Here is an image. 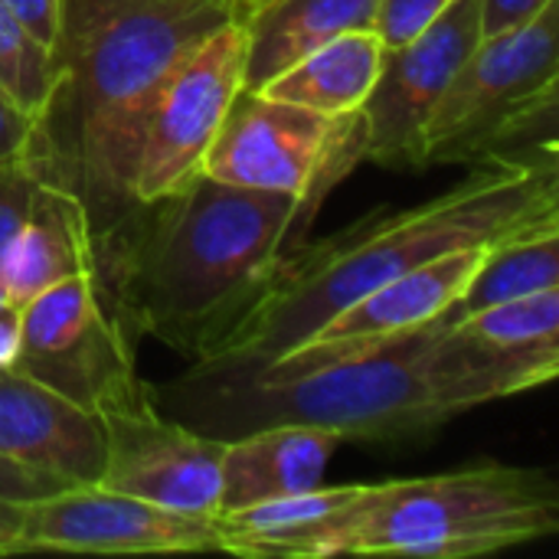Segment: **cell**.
<instances>
[{
  "label": "cell",
  "instance_id": "1",
  "mask_svg": "<svg viewBox=\"0 0 559 559\" xmlns=\"http://www.w3.org/2000/svg\"><path fill=\"white\" fill-rule=\"evenodd\" d=\"M557 373L559 347H498L436 318L367 347H295L249 373L193 364L151 396L170 419L223 442L275 423L321 426L344 442H409Z\"/></svg>",
  "mask_w": 559,
  "mask_h": 559
},
{
  "label": "cell",
  "instance_id": "2",
  "mask_svg": "<svg viewBox=\"0 0 559 559\" xmlns=\"http://www.w3.org/2000/svg\"><path fill=\"white\" fill-rule=\"evenodd\" d=\"M324 200V190L265 193L200 170L92 236L102 305L131 337H154L200 364L259 301L288 249L305 242Z\"/></svg>",
  "mask_w": 559,
  "mask_h": 559
},
{
  "label": "cell",
  "instance_id": "3",
  "mask_svg": "<svg viewBox=\"0 0 559 559\" xmlns=\"http://www.w3.org/2000/svg\"><path fill=\"white\" fill-rule=\"evenodd\" d=\"M544 229H559L557 167H475L442 197L377 210L318 242L288 249L259 301L197 367L259 370L295 350L337 311L416 265Z\"/></svg>",
  "mask_w": 559,
  "mask_h": 559
},
{
  "label": "cell",
  "instance_id": "4",
  "mask_svg": "<svg viewBox=\"0 0 559 559\" xmlns=\"http://www.w3.org/2000/svg\"><path fill=\"white\" fill-rule=\"evenodd\" d=\"M226 20H236L226 0H62L56 85L29 167L85 206L92 236L138 203L144 124L164 79Z\"/></svg>",
  "mask_w": 559,
  "mask_h": 559
},
{
  "label": "cell",
  "instance_id": "5",
  "mask_svg": "<svg viewBox=\"0 0 559 559\" xmlns=\"http://www.w3.org/2000/svg\"><path fill=\"white\" fill-rule=\"evenodd\" d=\"M559 531L557 481L544 468L472 465L429 478L360 485L298 559H465L534 544Z\"/></svg>",
  "mask_w": 559,
  "mask_h": 559
},
{
  "label": "cell",
  "instance_id": "6",
  "mask_svg": "<svg viewBox=\"0 0 559 559\" xmlns=\"http://www.w3.org/2000/svg\"><path fill=\"white\" fill-rule=\"evenodd\" d=\"M360 160H367L360 111L328 118L242 88L203 157V174L246 190L305 197L331 193Z\"/></svg>",
  "mask_w": 559,
  "mask_h": 559
},
{
  "label": "cell",
  "instance_id": "7",
  "mask_svg": "<svg viewBox=\"0 0 559 559\" xmlns=\"http://www.w3.org/2000/svg\"><path fill=\"white\" fill-rule=\"evenodd\" d=\"M131 347L134 337L102 305L95 275H75L20 308L13 370L102 416L151 396Z\"/></svg>",
  "mask_w": 559,
  "mask_h": 559
},
{
  "label": "cell",
  "instance_id": "8",
  "mask_svg": "<svg viewBox=\"0 0 559 559\" xmlns=\"http://www.w3.org/2000/svg\"><path fill=\"white\" fill-rule=\"evenodd\" d=\"M557 82L559 0H554L524 26L481 36L426 128V167L478 164L485 144L540 95L559 88Z\"/></svg>",
  "mask_w": 559,
  "mask_h": 559
},
{
  "label": "cell",
  "instance_id": "9",
  "mask_svg": "<svg viewBox=\"0 0 559 559\" xmlns=\"http://www.w3.org/2000/svg\"><path fill=\"white\" fill-rule=\"evenodd\" d=\"M246 29L226 20L206 33L164 79L141 141L134 197L157 200L203 170V157L242 92Z\"/></svg>",
  "mask_w": 559,
  "mask_h": 559
},
{
  "label": "cell",
  "instance_id": "10",
  "mask_svg": "<svg viewBox=\"0 0 559 559\" xmlns=\"http://www.w3.org/2000/svg\"><path fill=\"white\" fill-rule=\"evenodd\" d=\"M481 43L478 0H452L419 36L386 49L364 115L367 160L386 170L426 167V128L472 49Z\"/></svg>",
  "mask_w": 559,
  "mask_h": 559
},
{
  "label": "cell",
  "instance_id": "11",
  "mask_svg": "<svg viewBox=\"0 0 559 559\" xmlns=\"http://www.w3.org/2000/svg\"><path fill=\"white\" fill-rule=\"evenodd\" d=\"M105 465L95 485L157 508L216 518L223 439L203 436L157 409L154 396L102 413Z\"/></svg>",
  "mask_w": 559,
  "mask_h": 559
},
{
  "label": "cell",
  "instance_id": "12",
  "mask_svg": "<svg viewBox=\"0 0 559 559\" xmlns=\"http://www.w3.org/2000/svg\"><path fill=\"white\" fill-rule=\"evenodd\" d=\"M39 550L206 554L219 550V537L213 518L177 514L102 485H72L26 504L16 557Z\"/></svg>",
  "mask_w": 559,
  "mask_h": 559
},
{
  "label": "cell",
  "instance_id": "13",
  "mask_svg": "<svg viewBox=\"0 0 559 559\" xmlns=\"http://www.w3.org/2000/svg\"><path fill=\"white\" fill-rule=\"evenodd\" d=\"M0 455L66 485H95L105 465L102 419L13 367H0Z\"/></svg>",
  "mask_w": 559,
  "mask_h": 559
},
{
  "label": "cell",
  "instance_id": "14",
  "mask_svg": "<svg viewBox=\"0 0 559 559\" xmlns=\"http://www.w3.org/2000/svg\"><path fill=\"white\" fill-rule=\"evenodd\" d=\"M485 249H459L445 252L426 265H416L370 295L357 298L344 311H337L328 324H321L308 341L298 347L311 350H350L380 344L386 337L416 331L449 311V305L462 295L468 285L478 259Z\"/></svg>",
  "mask_w": 559,
  "mask_h": 559
},
{
  "label": "cell",
  "instance_id": "15",
  "mask_svg": "<svg viewBox=\"0 0 559 559\" xmlns=\"http://www.w3.org/2000/svg\"><path fill=\"white\" fill-rule=\"evenodd\" d=\"M341 442L337 432L305 423H275L223 442L216 514L321 488Z\"/></svg>",
  "mask_w": 559,
  "mask_h": 559
},
{
  "label": "cell",
  "instance_id": "16",
  "mask_svg": "<svg viewBox=\"0 0 559 559\" xmlns=\"http://www.w3.org/2000/svg\"><path fill=\"white\" fill-rule=\"evenodd\" d=\"M75 275H95L85 206L69 190L39 183L26 223L0 255V288L13 308H23L39 292Z\"/></svg>",
  "mask_w": 559,
  "mask_h": 559
},
{
  "label": "cell",
  "instance_id": "17",
  "mask_svg": "<svg viewBox=\"0 0 559 559\" xmlns=\"http://www.w3.org/2000/svg\"><path fill=\"white\" fill-rule=\"evenodd\" d=\"M380 0H265L239 23L246 29L242 88L259 92L324 43L373 29Z\"/></svg>",
  "mask_w": 559,
  "mask_h": 559
},
{
  "label": "cell",
  "instance_id": "18",
  "mask_svg": "<svg viewBox=\"0 0 559 559\" xmlns=\"http://www.w3.org/2000/svg\"><path fill=\"white\" fill-rule=\"evenodd\" d=\"M383 56H386V46L380 43L373 29L347 33L308 52L305 59H298L292 69L275 75L259 92L301 105L308 111L328 115V118L354 115L367 105L370 88L380 75Z\"/></svg>",
  "mask_w": 559,
  "mask_h": 559
},
{
  "label": "cell",
  "instance_id": "19",
  "mask_svg": "<svg viewBox=\"0 0 559 559\" xmlns=\"http://www.w3.org/2000/svg\"><path fill=\"white\" fill-rule=\"evenodd\" d=\"M550 288H559V229L511 236L481 252L468 285L442 318L459 324L488 305Z\"/></svg>",
  "mask_w": 559,
  "mask_h": 559
},
{
  "label": "cell",
  "instance_id": "20",
  "mask_svg": "<svg viewBox=\"0 0 559 559\" xmlns=\"http://www.w3.org/2000/svg\"><path fill=\"white\" fill-rule=\"evenodd\" d=\"M459 328L498 347H559V288L488 305Z\"/></svg>",
  "mask_w": 559,
  "mask_h": 559
},
{
  "label": "cell",
  "instance_id": "21",
  "mask_svg": "<svg viewBox=\"0 0 559 559\" xmlns=\"http://www.w3.org/2000/svg\"><path fill=\"white\" fill-rule=\"evenodd\" d=\"M56 85V62L52 49L33 39L0 3V92L39 118Z\"/></svg>",
  "mask_w": 559,
  "mask_h": 559
},
{
  "label": "cell",
  "instance_id": "22",
  "mask_svg": "<svg viewBox=\"0 0 559 559\" xmlns=\"http://www.w3.org/2000/svg\"><path fill=\"white\" fill-rule=\"evenodd\" d=\"M452 0H380L377 7V26L373 33L386 49L409 43L419 36L429 23H436Z\"/></svg>",
  "mask_w": 559,
  "mask_h": 559
},
{
  "label": "cell",
  "instance_id": "23",
  "mask_svg": "<svg viewBox=\"0 0 559 559\" xmlns=\"http://www.w3.org/2000/svg\"><path fill=\"white\" fill-rule=\"evenodd\" d=\"M39 183L43 180L29 164L0 167V255L10 246V239L20 233V226L26 223Z\"/></svg>",
  "mask_w": 559,
  "mask_h": 559
},
{
  "label": "cell",
  "instance_id": "24",
  "mask_svg": "<svg viewBox=\"0 0 559 559\" xmlns=\"http://www.w3.org/2000/svg\"><path fill=\"white\" fill-rule=\"evenodd\" d=\"M62 488H72L46 472H36V468H26L13 459H3L0 455V501H20V504H29V501H39L46 495H56Z\"/></svg>",
  "mask_w": 559,
  "mask_h": 559
},
{
  "label": "cell",
  "instance_id": "25",
  "mask_svg": "<svg viewBox=\"0 0 559 559\" xmlns=\"http://www.w3.org/2000/svg\"><path fill=\"white\" fill-rule=\"evenodd\" d=\"M36 134V118L0 95V167L7 164H29Z\"/></svg>",
  "mask_w": 559,
  "mask_h": 559
},
{
  "label": "cell",
  "instance_id": "26",
  "mask_svg": "<svg viewBox=\"0 0 559 559\" xmlns=\"http://www.w3.org/2000/svg\"><path fill=\"white\" fill-rule=\"evenodd\" d=\"M10 16L46 49L56 46L59 36V16H62V0H0Z\"/></svg>",
  "mask_w": 559,
  "mask_h": 559
},
{
  "label": "cell",
  "instance_id": "27",
  "mask_svg": "<svg viewBox=\"0 0 559 559\" xmlns=\"http://www.w3.org/2000/svg\"><path fill=\"white\" fill-rule=\"evenodd\" d=\"M554 0H478L481 10V36H501L531 23Z\"/></svg>",
  "mask_w": 559,
  "mask_h": 559
},
{
  "label": "cell",
  "instance_id": "28",
  "mask_svg": "<svg viewBox=\"0 0 559 559\" xmlns=\"http://www.w3.org/2000/svg\"><path fill=\"white\" fill-rule=\"evenodd\" d=\"M23 511H26V504H20V501H0V557H16Z\"/></svg>",
  "mask_w": 559,
  "mask_h": 559
},
{
  "label": "cell",
  "instance_id": "29",
  "mask_svg": "<svg viewBox=\"0 0 559 559\" xmlns=\"http://www.w3.org/2000/svg\"><path fill=\"white\" fill-rule=\"evenodd\" d=\"M20 350V308L0 305V367H13Z\"/></svg>",
  "mask_w": 559,
  "mask_h": 559
},
{
  "label": "cell",
  "instance_id": "30",
  "mask_svg": "<svg viewBox=\"0 0 559 559\" xmlns=\"http://www.w3.org/2000/svg\"><path fill=\"white\" fill-rule=\"evenodd\" d=\"M262 3H265V0H226V7L233 10V16H236V20H242L246 13H252V10H255V7H262Z\"/></svg>",
  "mask_w": 559,
  "mask_h": 559
},
{
  "label": "cell",
  "instance_id": "31",
  "mask_svg": "<svg viewBox=\"0 0 559 559\" xmlns=\"http://www.w3.org/2000/svg\"><path fill=\"white\" fill-rule=\"evenodd\" d=\"M0 305H10V301H7V295H3V288H0Z\"/></svg>",
  "mask_w": 559,
  "mask_h": 559
},
{
  "label": "cell",
  "instance_id": "32",
  "mask_svg": "<svg viewBox=\"0 0 559 559\" xmlns=\"http://www.w3.org/2000/svg\"><path fill=\"white\" fill-rule=\"evenodd\" d=\"M0 95H3V92H0Z\"/></svg>",
  "mask_w": 559,
  "mask_h": 559
}]
</instances>
